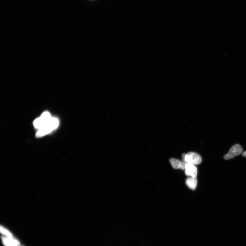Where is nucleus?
Returning <instances> with one entry per match:
<instances>
[{
    "instance_id": "2",
    "label": "nucleus",
    "mask_w": 246,
    "mask_h": 246,
    "mask_svg": "<svg viewBox=\"0 0 246 246\" xmlns=\"http://www.w3.org/2000/svg\"><path fill=\"white\" fill-rule=\"evenodd\" d=\"M182 158L185 165L188 163L194 165H198L202 161L201 156L197 153L193 152H188L187 154H183Z\"/></svg>"
},
{
    "instance_id": "10",
    "label": "nucleus",
    "mask_w": 246,
    "mask_h": 246,
    "mask_svg": "<svg viewBox=\"0 0 246 246\" xmlns=\"http://www.w3.org/2000/svg\"><path fill=\"white\" fill-rule=\"evenodd\" d=\"M242 155L243 156H245V157H246V151H245L243 153Z\"/></svg>"
},
{
    "instance_id": "1",
    "label": "nucleus",
    "mask_w": 246,
    "mask_h": 246,
    "mask_svg": "<svg viewBox=\"0 0 246 246\" xmlns=\"http://www.w3.org/2000/svg\"><path fill=\"white\" fill-rule=\"evenodd\" d=\"M59 121L57 118L52 117L46 125L38 131L36 133V136L38 137L45 136L55 130L58 127Z\"/></svg>"
},
{
    "instance_id": "3",
    "label": "nucleus",
    "mask_w": 246,
    "mask_h": 246,
    "mask_svg": "<svg viewBox=\"0 0 246 246\" xmlns=\"http://www.w3.org/2000/svg\"><path fill=\"white\" fill-rule=\"evenodd\" d=\"M243 148L240 145L237 144L233 146L227 154H226L224 156V158L225 160H229L234 158L236 156L240 155L242 152Z\"/></svg>"
},
{
    "instance_id": "5",
    "label": "nucleus",
    "mask_w": 246,
    "mask_h": 246,
    "mask_svg": "<svg viewBox=\"0 0 246 246\" xmlns=\"http://www.w3.org/2000/svg\"><path fill=\"white\" fill-rule=\"evenodd\" d=\"M1 239L2 244L5 246H20V241L15 238L8 237L2 236H1Z\"/></svg>"
},
{
    "instance_id": "7",
    "label": "nucleus",
    "mask_w": 246,
    "mask_h": 246,
    "mask_svg": "<svg viewBox=\"0 0 246 246\" xmlns=\"http://www.w3.org/2000/svg\"><path fill=\"white\" fill-rule=\"evenodd\" d=\"M186 184L190 189L194 190L197 186V181L196 178L189 177L186 179Z\"/></svg>"
},
{
    "instance_id": "4",
    "label": "nucleus",
    "mask_w": 246,
    "mask_h": 246,
    "mask_svg": "<svg viewBox=\"0 0 246 246\" xmlns=\"http://www.w3.org/2000/svg\"><path fill=\"white\" fill-rule=\"evenodd\" d=\"M184 170L185 174L187 176L196 178L198 170L195 165L187 163L185 165Z\"/></svg>"
},
{
    "instance_id": "6",
    "label": "nucleus",
    "mask_w": 246,
    "mask_h": 246,
    "mask_svg": "<svg viewBox=\"0 0 246 246\" xmlns=\"http://www.w3.org/2000/svg\"><path fill=\"white\" fill-rule=\"evenodd\" d=\"M169 162L172 168L174 169H180L182 170H184L185 165L183 161L177 159L172 158L169 159Z\"/></svg>"
},
{
    "instance_id": "8",
    "label": "nucleus",
    "mask_w": 246,
    "mask_h": 246,
    "mask_svg": "<svg viewBox=\"0 0 246 246\" xmlns=\"http://www.w3.org/2000/svg\"><path fill=\"white\" fill-rule=\"evenodd\" d=\"M34 126L36 129L40 130L47 124L40 117L35 120L33 123Z\"/></svg>"
},
{
    "instance_id": "11",
    "label": "nucleus",
    "mask_w": 246,
    "mask_h": 246,
    "mask_svg": "<svg viewBox=\"0 0 246 246\" xmlns=\"http://www.w3.org/2000/svg\"></svg>"
},
{
    "instance_id": "9",
    "label": "nucleus",
    "mask_w": 246,
    "mask_h": 246,
    "mask_svg": "<svg viewBox=\"0 0 246 246\" xmlns=\"http://www.w3.org/2000/svg\"><path fill=\"white\" fill-rule=\"evenodd\" d=\"M0 231L1 234L3 235L8 237H13L14 236H13L12 233L9 230L6 228L4 227L1 226L0 228Z\"/></svg>"
}]
</instances>
